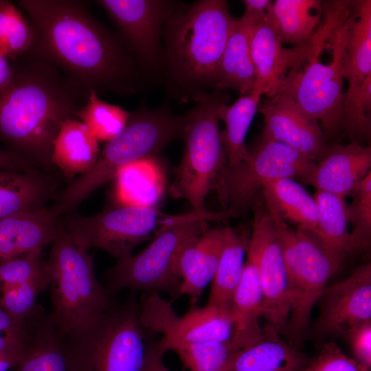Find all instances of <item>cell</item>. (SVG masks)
I'll return each instance as SVG.
<instances>
[{"label":"cell","instance_id":"6da1fadb","mask_svg":"<svg viewBox=\"0 0 371 371\" xmlns=\"http://www.w3.org/2000/svg\"><path fill=\"white\" fill-rule=\"evenodd\" d=\"M34 37L28 52L97 94L135 90L134 63L118 36L91 14L85 2L21 0Z\"/></svg>","mask_w":371,"mask_h":371},{"label":"cell","instance_id":"7a4b0ae2","mask_svg":"<svg viewBox=\"0 0 371 371\" xmlns=\"http://www.w3.org/2000/svg\"><path fill=\"white\" fill-rule=\"evenodd\" d=\"M12 63L13 78L0 92V139L11 152L47 170L62 124L76 119L90 91L30 52Z\"/></svg>","mask_w":371,"mask_h":371},{"label":"cell","instance_id":"3957f363","mask_svg":"<svg viewBox=\"0 0 371 371\" xmlns=\"http://www.w3.org/2000/svg\"><path fill=\"white\" fill-rule=\"evenodd\" d=\"M63 346L68 371H170L163 361L167 350L160 337L142 324L133 292L63 339Z\"/></svg>","mask_w":371,"mask_h":371},{"label":"cell","instance_id":"277c9868","mask_svg":"<svg viewBox=\"0 0 371 371\" xmlns=\"http://www.w3.org/2000/svg\"><path fill=\"white\" fill-rule=\"evenodd\" d=\"M190 113L175 115L167 109H146L131 113L124 129L100 153L93 167L73 179L51 206L62 216L74 212L91 194L115 179L124 168L153 158L170 141L181 136Z\"/></svg>","mask_w":371,"mask_h":371},{"label":"cell","instance_id":"5b68a950","mask_svg":"<svg viewBox=\"0 0 371 371\" xmlns=\"http://www.w3.org/2000/svg\"><path fill=\"white\" fill-rule=\"evenodd\" d=\"M352 12L330 34L324 27L315 30L307 58L285 76L277 91L291 96L308 117L320 122L328 137L343 131L344 61Z\"/></svg>","mask_w":371,"mask_h":371},{"label":"cell","instance_id":"8992f818","mask_svg":"<svg viewBox=\"0 0 371 371\" xmlns=\"http://www.w3.org/2000/svg\"><path fill=\"white\" fill-rule=\"evenodd\" d=\"M51 244L49 315L65 339L85 328L118 301L98 281L92 256L66 229L61 216Z\"/></svg>","mask_w":371,"mask_h":371},{"label":"cell","instance_id":"52a82bcc","mask_svg":"<svg viewBox=\"0 0 371 371\" xmlns=\"http://www.w3.org/2000/svg\"><path fill=\"white\" fill-rule=\"evenodd\" d=\"M170 19L168 54L175 76L191 85H213L235 21L227 2L200 1Z\"/></svg>","mask_w":371,"mask_h":371},{"label":"cell","instance_id":"ba28073f","mask_svg":"<svg viewBox=\"0 0 371 371\" xmlns=\"http://www.w3.org/2000/svg\"><path fill=\"white\" fill-rule=\"evenodd\" d=\"M229 218L223 211L180 215L170 225L159 231L151 243L136 255L118 262L105 273V286L117 297L127 289L135 293L164 292L174 299L179 297L181 280L174 265L181 248L190 240L208 229L207 221Z\"/></svg>","mask_w":371,"mask_h":371},{"label":"cell","instance_id":"9c48e42d","mask_svg":"<svg viewBox=\"0 0 371 371\" xmlns=\"http://www.w3.org/2000/svg\"><path fill=\"white\" fill-rule=\"evenodd\" d=\"M196 96L197 105L190 112L181 136L183 155L170 192L173 196L186 199L194 212L205 213V198L227 164L220 139L218 110L229 98L219 92Z\"/></svg>","mask_w":371,"mask_h":371},{"label":"cell","instance_id":"30bf717a","mask_svg":"<svg viewBox=\"0 0 371 371\" xmlns=\"http://www.w3.org/2000/svg\"><path fill=\"white\" fill-rule=\"evenodd\" d=\"M268 212L274 222L288 278L291 310L285 335L287 342L300 348L308 335L313 307L341 262L311 235L291 227L277 214Z\"/></svg>","mask_w":371,"mask_h":371},{"label":"cell","instance_id":"8fae6325","mask_svg":"<svg viewBox=\"0 0 371 371\" xmlns=\"http://www.w3.org/2000/svg\"><path fill=\"white\" fill-rule=\"evenodd\" d=\"M179 215H168L158 205L118 200L91 216L71 212L61 216L64 227L82 246L100 249L118 260L132 255L139 244L153 238Z\"/></svg>","mask_w":371,"mask_h":371},{"label":"cell","instance_id":"7c38bea8","mask_svg":"<svg viewBox=\"0 0 371 371\" xmlns=\"http://www.w3.org/2000/svg\"><path fill=\"white\" fill-rule=\"evenodd\" d=\"M314 165V161L285 144L260 140L239 165L223 166L213 189L222 205L221 211L236 216L254 207L258 194L270 181L281 178L303 179Z\"/></svg>","mask_w":371,"mask_h":371},{"label":"cell","instance_id":"4fadbf2b","mask_svg":"<svg viewBox=\"0 0 371 371\" xmlns=\"http://www.w3.org/2000/svg\"><path fill=\"white\" fill-rule=\"evenodd\" d=\"M139 302L142 324L160 337L167 351L201 341L233 344L234 324L229 309L194 304L179 316L170 301L155 292L143 293Z\"/></svg>","mask_w":371,"mask_h":371},{"label":"cell","instance_id":"5bb4252c","mask_svg":"<svg viewBox=\"0 0 371 371\" xmlns=\"http://www.w3.org/2000/svg\"><path fill=\"white\" fill-rule=\"evenodd\" d=\"M247 255L255 263L262 289V317L280 335H285L290 299L286 269L274 222L256 201Z\"/></svg>","mask_w":371,"mask_h":371},{"label":"cell","instance_id":"9a60e30c","mask_svg":"<svg viewBox=\"0 0 371 371\" xmlns=\"http://www.w3.org/2000/svg\"><path fill=\"white\" fill-rule=\"evenodd\" d=\"M317 303L319 314L311 335L319 339L341 337L371 321V264L360 265L344 280L326 286Z\"/></svg>","mask_w":371,"mask_h":371},{"label":"cell","instance_id":"2e32d148","mask_svg":"<svg viewBox=\"0 0 371 371\" xmlns=\"http://www.w3.org/2000/svg\"><path fill=\"white\" fill-rule=\"evenodd\" d=\"M258 111L264 119L260 140L285 144L314 161L325 151V135L318 122L308 117L291 96L277 93Z\"/></svg>","mask_w":371,"mask_h":371},{"label":"cell","instance_id":"e0dca14e","mask_svg":"<svg viewBox=\"0 0 371 371\" xmlns=\"http://www.w3.org/2000/svg\"><path fill=\"white\" fill-rule=\"evenodd\" d=\"M248 22L250 51L256 74L254 87L261 89L269 98L277 93L285 76L306 60L311 47V40L292 48H286L282 46L268 14L260 21Z\"/></svg>","mask_w":371,"mask_h":371},{"label":"cell","instance_id":"ac0fdd59","mask_svg":"<svg viewBox=\"0 0 371 371\" xmlns=\"http://www.w3.org/2000/svg\"><path fill=\"white\" fill-rule=\"evenodd\" d=\"M119 26L124 40L145 61L153 63L159 54V32L173 10L170 2L157 0L97 1Z\"/></svg>","mask_w":371,"mask_h":371},{"label":"cell","instance_id":"d6986e66","mask_svg":"<svg viewBox=\"0 0 371 371\" xmlns=\"http://www.w3.org/2000/svg\"><path fill=\"white\" fill-rule=\"evenodd\" d=\"M371 147L352 141L327 146L315 161L311 172L302 180L316 190L345 198L370 172Z\"/></svg>","mask_w":371,"mask_h":371},{"label":"cell","instance_id":"ffe728a7","mask_svg":"<svg viewBox=\"0 0 371 371\" xmlns=\"http://www.w3.org/2000/svg\"><path fill=\"white\" fill-rule=\"evenodd\" d=\"M223 238L224 227L208 229L188 242L176 258L174 271L181 280L179 295L188 296L192 305L214 277Z\"/></svg>","mask_w":371,"mask_h":371},{"label":"cell","instance_id":"44dd1931","mask_svg":"<svg viewBox=\"0 0 371 371\" xmlns=\"http://www.w3.org/2000/svg\"><path fill=\"white\" fill-rule=\"evenodd\" d=\"M60 216L50 207L0 219V260L43 249L56 238Z\"/></svg>","mask_w":371,"mask_h":371},{"label":"cell","instance_id":"7402d4cb","mask_svg":"<svg viewBox=\"0 0 371 371\" xmlns=\"http://www.w3.org/2000/svg\"><path fill=\"white\" fill-rule=\"evenodd\" d=\"M309 359L267 324L257 340L233 353L223 371H300Z\"/></svg>","mask_w":371,"mask_h":371},{"label":"cell","instance_id":"603a6c76","mask_svg":"<svg viewBox=\"0 0 371 371\" xmlns=\"http://www.w3.org/2000/svg\"><path fill=\"white\" fill-rule=\"evenodd\" d=\"M58 194L54 180L43 170L0 169V219L46 207Z\"/></svg>","mask_w":371,"mask_h":371},{"label":"cell","instance_id":"cb8c5ba5","mask_svg":"<svg viewBox=\"0 0 371 371\" xmlns=\"http://www.w3.org/2000/svg\"><path fill=\"white\" fill-rule=\"evenodd\" d=\"M251 227H224V238L218 263L211 281L206 305L229 310L244 269V258L247 252Z\"/></svg>","mask_w":371,"mask_h":371},{"label":"cell","instance_id":"d4e9b609","mask_svg":"<svg viewBox=\"0 0 371 371\" xmlns=\"http://www.w3.org/2000/svg\"><path fill=\"white\" fill-rule=\"evenodd\" d=\"M99 140L87 126L76 119L65 121L54 139L52 165L72 181L76 175L87 172L100 155Z\"/></svg>","mask_w":371,"mask_h":371},{"label":"cell","instance_id":"484cf974","mask_svg":"<svg viewBox=\"0 0 371 371\" xmlns=\"http://www.w3.org/2000/svg\"><path fill=\"white\" fill-rule=\"evenodd\" d=\"M249 36V23L243 16L235 19L214 77L217 89H234L241 95L254 88L256 74Z\"/></svg>","mask_w":371,"mask_h":371},{"label":"cell","instance_id":"4316f807","mask_svg":"<svg viewBox=\"0 0 371 371\" xmlns=\"http://www.w3.org/2000/svg\"><path fill=\"white\" fill-rule=\"evenodd\" d=\"M263 296L258 271L247 256L240 281L235 290L229 311L234 324L233 344L238 350L257 340L262 333L259 319L262 313Z\"/></svg>","mask_w":371,"mask_h":371},{"label":"cell","instance_id":"83f0119b","mask_svg":"<svg viewBox=\"0 0 371 371\" xmlns=\"http://www.w3.org/2000/svg\"><path fill=\"white\" fill-rule=\"evenodd\" d=\"M14 371H68L63 338L42 308L30 321L22 356Z\"/></svg>","mask_w":371,"mask_h":371},{"label":"cell","instance_id":"f1b7e54d","mask_svg":"<svg viewBox=\"0 0 371 371\" xmlns=\"http://www.w3.org/2000/svg\"><path fill=\"white\" fill-rule=\"evenodd\" d=\"M267 210L297 224V229L314 237L317 225V205L313 196L293 178L270 181L260 192Z\"/></svg>","mask_w":371,"mask_h":371},{"label":"cell","instance_id":"f546056e","mask_svg":"<svg viewBox=\"0 0 371 371\" xmlns=\"http://www.w3.org/2000/svg\"><path fill=\"white\" fill-rule=\"evenodd\" d=\"M262 95L261 89L254 87L240 95L232 104L225 103L219 108V119L225 124V128L220 131V139L225 151L226 166L228 167L239 165L249 156L245 144V137Z\"/></svg>","mask_w":371,"mask_h":371},{"label":"cell","instance_id":"4dcf8cb0","mask_svg":"<svg viewBox=\"0 0 371 371\" xmlns=\"http://www.w3.org/2000/svg\"><path fill=\"white\" fill-rule=\"evenodd\" d=\"M313 196L317 205V225L315 238L330 255L342 262L352 249L348 231L345 198L316 190Z\"/></svg>","mask_w":371,"mask_h":371},{"label":"cell","instance_id":"1f68e13d","mask_svg":"<svg viewBox=\"0 0 371 371\" xmlns=\"http://www.w3.org/2000/svg\"><path fill=\"white\" fill-rule=\"evenodd\" d=\"M322 1L276 0L268 17L275 27L282 44L298 45L311 39L319 25Z\"/></svg>","mask_w":371,"mask_h":371},{"label":"cell","instance_id":"d6a6232c","mask_svg":"<svg viewBox=\"0 0 371 371\" xmlns=\"http://www.w3.org/2000/svg\"><path fill=\"white\" fill-rule=\"evenodd\" d=\"M371 76V1H355L346 42L344 77L348 86Z\"/></svg>","mask_w":371,"mask_h":371},{"label":"cell","instance_id":"836d02e7","mask_svg":"<svg viewBox=\"0 0 371 371\" xmlns=\"http://www.w3.org/2000/svg\"><path fill=\"white\" fill-rule=\"evenodd\" d=\"M153 158L140 160L122 169L117 179L121 201L145 205H158L163 193L162 176Z\"/></svg>","mask_w":371,"mask_h":371},{"label":"cell","instance_id":"e575fe53","mask_svg":"<svg viewBox=\"0 0 371 371\" xmlns=\"http://www.w3.org/2000/svg\"><path fill=\"white\" fill-rule=\"evenodd\" d=\"M34 37L30 21L11 1L0 0V53L12 63L30 50Z\"/></svg>","mask_w":371,"mask_h":371},{"label":"cell","instance_id":"d590c367","mask_svg":"<svg viewBox=\"0 0 371 371\" xmlns=\"http://www.w3.org/2000/svg\"><path fill=\"white\" fill-rule=\"evenodd\" d=\"M131 113L122 107L100 100L90 90L86 104L76 113L99 141L108 142L125 127Z\"/></svg>","mask_w":371,"mask_h":371},{"label":"cell","instance_id":"8d00e7d4","mask_svg":"<svg viewBox=\"0 0 371 371\" xmlns=\"http://www.w3.org/2000/svg\"><path fill=\"white\" fill-rule=\"evenodd\" d=\"M371 76L361 83L348 86L344 93L343 131L352 141L368 139L371 134Z\"/></svg>","mask_w":371,"mask_h":371},{"label":"cell","instance_id":"74e56055","mask_svg":"<svg viewBox=\"0 0 371 371\" xmlns=\"http://www.w3.org/2000/svg\"><path fill=\"white\" fill-rule=\"evenodd\" d=\"M50 269L29 280L15 284L0 285V304L13 317L27 322L39 310L36 300L50 284Z\"/></svg>","mask_w":371,"mask_h":371},{"label":"cell","instance_id":"f35d334b","mask_svg":"<svg viewBox=\"0 0 371 371\" xmlns=\"http://www.w3.org/2000/svg\"><path fill=\"white\" fill-rule=\"evenodd\" d=\"M352 202L347 205L348 223L352 225L350 233L352 251H365L371 243V172L352 190Z\"/></svg>","mask_w":371,"mask_h":371},{"label":"cell","instance_id":"ab89813d","mask_svg":"<svg viewBox=\"0 0 371 371\" xmlns=\"http://www.w3.org/2000/svg\"><path fill=\"white\" fill-rule=\"evenodd\" d=\"M236 350L232 343L207 341L181 346L172 351L188 371H223Z\"/></svg>","mask_w":371,"mask_h":371},{"label":"cell","instance_id":"60d3db41","mask_svg":"<svg viewBox=\"0 0 371 371\" xmlns=\"http://www.w3.org/2000/svg\"><path fill=\"white\" fill-rule=\"evenodd\" d=\"M48 259L43 256V249L0 260V285L15 284L29 281L49 271Z\"/></svg>","mask_w":371,"mask_h":371},{"label":"cell","instance_id":"b9f144b4","mask_svg":"<svg viewBox=\"0 0 371 371\" xmlns=\"http://www.w3.org/2000/svg\"><path fill=\"white\" fill-rule=\"evenodd\" d=\"M352 357L346 355L333 341H327L319 352L310 357L300 371H370Z\"/></svg>","mask_w":371,"mask_h":371},{"label":"cell","instance_id":"7bdbcfd3","mask_svg":"<svg viewBox=\"0 0 371 371\" xmlns=\"http://www.w3.org/2000/svg\"><path fill=\"white\" fill-rule=\"evenodd\" d=\"M348 344L352 358L371 369V321L354 326L341 336Z\"/></svg>","mask_w":371,"mask_h":371},{"label":"cell","instance_id":"ee69618b","mask_svg":"<svg viewBox=\"0 0 371 371\" xmlns=\"http://www.w3.org/2000/svg\"><path fill=\"white\" fill-rule=\"evenodd\" d=\"M29 321L22 322L10 315L0 304V334L25 341Z\"/></svg>","mask_w":371,"mask_h":371},{"label":"cell","instance_id":"f6af8a7d","mask_svg":"<svg viewBox=\"0 0 371 371\" xmlns=\"http://www.w3.org/2000/svg\"><path fill=\"white\" fill-rule=\"evenodd\" d=\"M0 169L14 170L23 172L43 170L20 155L9 150L1 149Z\"/></svg>","mask_w":371,"mask_h":371},{"label":"cell","instance_id":"bcb514c9","mask_svg":"<svg viewBox=\"0 0 371 371\" xmlns=\"http://www.w3.org/2000/svg\"><path fill=\"white\" fill-rule=\"evenodd\" d=\"M272 1L270 0H244L245 10L243 17L250 23L260 21L267 17Z\"/></svg>","mask_w":371,"mask_h":371},{"label":"cell","instance_id":"7dc6e473","mask_svg":"<svg viewBox=\"0 0 371 371\" xmlns=\"http://www.w3.org/2000/svg\"><path fill=\"white\" fill-rule=\"evenodd\" d=\"M25 341L0 334V352L21 355L25 346Z\"/></svg>","mask_w":371,"mask_h":371},{"label":"cell","instance_id":"c3c4849f","mask_svg":"<svg viewBox=\"0 0 371 371\" xmlns=\"http://www.w3.org/2000/svg\"><path fill=\"white\" fill-rule=\"evenodd\" d=\"M13 75L12 63L0 53V92L9 85Z\"/></svg>","mask_w":371,"mask_h":371},{"label":"cell","instance_id":"681fc988","mask_svg":"<svg viewBox=\"0 0 371 371\" xmlns=\"http://www.w3.org/2000/svg\"><path fill=\"white\" fill-rule=\"evenodd\" d=\"M21 355L0 352V371H8L14 368L19 361Z\"/></svg>","mask_w":371,"mask_h":371}]
</instances>
